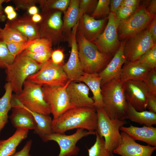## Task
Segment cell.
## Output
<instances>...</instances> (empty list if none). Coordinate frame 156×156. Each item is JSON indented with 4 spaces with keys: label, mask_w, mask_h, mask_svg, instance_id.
Wrapping results in <instances>:
<instances>
[{
    "label": "cell",
    "mask_w": 156,
    "mask_h": 156,
    "mask_svg": "<svg viewBox=\"0 0 156 156\" xmlns=\"http://www.w3.org/2000/svg\"><path fill=\"white\" fill-rule=\"evenodd\" d=\"M151 70L138 61H126L122 66L120 79L123 82L129 80L143 81Z\"/></svg>",
    "instance_id": "7402d4cb"
},
{
    "label": "cell",
    "mask_w": 156,
    "mask_h": 156,
    "mask_svg": "<svg viewBox=\"0 0 156 156\" xmlns=\"http://www.w3.org/2000/svg\"><path fill=\"white\" fill-rule=\"evenodd\" d=\"M140 1L139 0H122L120 7H138Z\"/></svg>",
    "instance_id": "c3c4849f"
},
{
    "label": "cell",
    "mask_w": 156,
    "mask_h": 156,
    "mask_svg": "<svg viewBox=\"0 0 156 156\" xmlns=\"http://www.w3.org/2000/svg\"><path fill=\"white\" fill-rule=\"evenodd\" d=\"M152 37L153 42L156 44V15L151 21L149 27L148 29Z\"/></svg>",
    "instance_id": "bcb514c9"
},
{
    "label": "cell",
    "mask_w": 156,
    "mask_h": 156,
    "mask_svg": "<svg viewBox=\"0 0 156 156\" xmlns=\"http://www.w3.org/2000/svg\"><path fill=\"white\" fill-rule=\"evenodd\" d=\"M97 116L94 107H75L70 109L57 119H52L53 133H64L75 129H81L89 131H95Z\"/></svg>",
    "instance_id": "6da1fadb"
},
{
    "label": "cell",
    "mask_w": 156,
    "mask_h": 156,
    "mask_svg": "<svg viewBox=\"0 0 156 156\" xmlns=\"http://www.w3.org/2000/svg\"><path fill=\"white\" fill-rule=\"evenodd\" d=\"M32 144V140H28L25 145L20 151L15 153L12 156H31L29 154Z\"/></svg>",
    "instance_id": "ee69618b"
},
{
    "label": "cell",
    "mask_w": 156,
    "mask_h": 156,
    "mask_svg": "<svg viewBox=\"0 0 156 156\" xmlns=\"http://www.w3.org/2000/svg\"><path fill=\"white\" fill-rule=\"evenodd\" d=\"M35 40L36 39L32 40H28L26 42L14 43L5 42L10 53L15 57L33 43Z\"/></svg>",
    "instance_id": "8d00e7d4"
},
{
    "label": "cell",
    "mask_w": 156,
    "mask_h": 156,
    "mask_svg": "<svg viewBox=\"0 0 156 156\" xmlns=\"http://www.w3.org/2000/svg\"><path fill=\"white\" fill-rule=\"evenodd\" d=\"M29 130L16 129L14 134L5 140H0V156H12L19 144L27 137Z\"/></svg>",
    "instance_id": "d4e9b609"
},
{
    "label": "cell",
    "mask_w": 156,
    "mask_h": 156,
    "mask_svg": "<svg viewBox=\"0 0 156 156\" xmlns=\"http://www.w3.org/2000/svg\"><path fill=\"white\" fill-rule=\"evenodd\" d=\"M89 89L85 84L70 81L66 91L70 102L74 107H94V101L89 96Z\"/></svg>",
    "instance_id": "d6986e66"
},
{
    "label": "cell",
    "mask_w": 156,
    "mask_h": 156,
    "mask_svg": "<svg viewBox=\"0 0 156 156\" xmlns=\"http://www.w3.org/2000/svg\"><path fill=\"white\" fill-rule=\"evenodd\" d=\"M103 107L111 119L124 120L128 103L125 94L123 82L120 79L111 80L101 86Z\"/></svg>",
    "instance_id": "7a4b0ae2"
},
{
    "label": "cell",
    "mask_w": 156,
    "mask_h": 156,
    "mask_svg": "<svg viewBox=\"0 0 156 156\" xmlns=\"http://www.w3.org/2000/svg\"><path fill=\"white\" fill-rule=\"evenodd\" d=\"M79 0H70L68 8L64 13L63 30L70 38L71 29L79 20Z\"/></svg>",
    "instance_id": "4316f807"
},
{
    "label": "cell",
    "mask_w": 156,
    "mask_h": 156,
    "mask_svg": "<svg viewBox=\"0 0 156 156\" xmlns=\"http://www.w3.org/2000/svg\"><path fill=\"white\" fill-rule=\"evenodd\" d=\"M51 58V60L53 64L62 66L64 59V55L62 50L57 49L52 51Z\"/></svg>",
    "instance_id": "b9f144b4"
},
{
    "label": "cell",
    "mask_w": 156,
    "mask_h": 156,
    "mask_svg": "<svg viewBox=\"0 0 156 156\" xmlns=\"http://www.w3.org/2000/svg\"><path fill=\"white\" fill-rule=\"evenodd\" d=\"M15 57L10 52L5 42L0 40V68H5L12 64Z\"/></svg>",
    "instance_id": "836d02e7"
},
{
    "label": "cell",
    "mask_w": 156,
    "mask_h": 156,
    "mask_svg": "<svg viewBox=\"0 0 156 156\" xmlns=\"http://www.w3.org/2000/svg\"><path fill=\"white\" fill-rule=\"evenodd\" d=\"M42 65L21 53L15 57L13 63L7 66L5 70L6 80L10 83L15 94L21 92L24 83L27 77L38 72Z\"/></svg>",
    "instance_id": "277c9868"
},
{
    "label": "cell",
    "mask_w": 156,
    "mask_h": 156,
    "mask_svg": "<svg viewBox=\"0 0 156 156\" xmlns=\"http://www.w3.org/2000/svg\"><path fill=\"white\" fill-rule=\"evenodd\" d=\"M52 44L48 40L43 38L36 39L25 50L27 51L37 53L51 49Z\"/></svg>",
    "instance_id": "e575fe53"
},
{
    "label": "cell",
    "mask_w": 156,
    "mask_h": 156,
    "mask_svg": "<svg viewBox=\"0 0 156 156\" xmlns=\"http://www.w3.org/2000/svg\"><path fill=\"white\" fill-rule=\"evenodd\" d=\"M12 113L8 117L13 126L17 129L34 130L36 123L31 113L22 106L14 96L11 99Z\"/></svg>",
    "instance_id": "e0dca14e"
},
{
    "label": "cell",
    "mask_w": 156,
    "mask_h": 156,
    "mask_svg": "<svg viewBox=\"0 0 156 156\" xmlns=\"http://www.w3.org/2000/svg\"><path fill=\"white\" fill-rule=\"evenodd\" d=\"M77 81L84 82L91 91L94 107L97 108L103 107L101 94V79L99 73H84Z\"/></svg>",
    "instance_id": "cb8c5ba5"
},
{
    "label": "cell",
    "mask_w": 156,
    "mask_h": 156,
    "mask_svg": "<svg viewBox=\"0 0 156 156\" xmlns=\"http://www.w3.org/2000/svg\"><path fill=\"white\" fill-rule=\"evenodd\" d=\"M123 87L128 102L138 111L146 110L150 92L144 81L128 80L123 82Z\"/></svg>",
    "instance_id": "5bb4252c"
},
{
    "label": "cell",
    "mask_w": 156,
    "mask_h": 156,
    "mask_svg": "<svg viewBox=\"0 0 156 156\" xmlns=\"http://www.w3.org/2000/svg\"><path fill=\"white\" fill-rule=\"evenodd\" d=\"M150 93L156 96V70H151L143 81Z\"/></svg>",
    "instance_id": "f35d334b"
},
{
    "label": "cell",
    "mask_w": 156,
    "mask_h": 156,
    "mask_svg": "<svg viewBox=\"0 0 156 156\" xmlns=\"http://www.w3.org/2000/svg\"><path fill=\"white\" fill-rule=\"evenodd\" d=\"M155 16L150 14L144 6H138L128 18L120 21L118 29L119 37L128 39L145 30Z\"/></svg>",
    "instance_id": "ba28073f"
},
{
    "label": "cell",
    "mask_w": 156,
    "mask_h": 156,
    "mask_svg": "<svg viewBox=\"0 0 156 156\" xmlns=\"http://www.w3.org/2000/svg\"><path fill=\"white\" fill-rule=\"evenodd\" d=\"M106 20V18L96 20L84 14L79 20L78 29L87 40L92 42L102 33Z\"/></svg>",
    "instance_id": "ffe728a7"
},
{
    "label": "cell",
    "mask_w": 156,
    "mask_h": 156,
    "mask_svg": "<svg viewBox=\"0 0 156 156\" xmlns=\"http://www.w3.org/2000/svg\"><path fill=\"white\" fill-rule=\"evenodd\" d=\"M70 81L68 80L64 85L62 86H42L44 97L50 107L53 120L57 119L68 109L75 107L71 103L66 91V87Z\"/></svg>",
    "instance_id": "30bf717a"
},
{
    "label": "cell",
    "mask_w": 156,
    "mask_h": 156,
    "mask_svg": "<svg viewBox=\"0 0 156 156\" xmlns=\"http://www.w3.org/2000/svg\"><path fill=\"white\" fill-rule=\"evenodd\" d=\"M17 16V13L14 10L12 12L7 15V17L10 21L14 19Z\"/></svg>",
    "instance_id": "f5cc1de1"
},
{
    "label": "cell",
    "mask_w": 156,
    "mask_h": 156,
    "mask_svg": "<svg viewBox=\"0 0 156 156\" xmlns=\"http://www.w3.org/2000/svg\"><path fill=\"white\" fill-rule=\"evenodd\" d=\"M10 0H0V14H3V8L2 6V3L5 2H8Z\"/></svg>",
    "instance_id": "11a10c76"
},
{
    "label": "cell",
    "mask_w": 156,
    "mask_h": 156,
    "mask_svg": "<svg viewBox=\"0 0 156 156\" xmlns=\"http://www.w3.org/2000/svg\"><path fill=\"white\" fill-rule=\"evenodd\" d=\"M38 0H15L12 1L15 5L16 9H28L30 7L34 6L36 3H38Z\"/></svg>",
    "instance_id": "7bdbcfd3"
},
{
    "label": "cell",
    "mask_w": 156,
    "mask_h": 156,
    "mask_svg": "<svg viewBox=\"0 0 156 156\" xmlns=\"http://www.w3.org/2000/svg\"><path fill=\"white\" fill-rule=\"evenodd\" d=\"M137 7H120L116 14L120 21L123 20L130 16L134 12Z\"/></svg>",
    "instance_id": "60d3db41"
},
{
    "label": "cell",
    "mask_w": 156,
    "mask_h": 156,
    "mask_svg": "<svg viewBox=\"0 0 156 156\" xmlns=\"http://www.w3.org/2000/svg\"><path fill=\"white\" fill-rule=\"evenodd\" d=\"M6 19L5 16L3 14H0V21H4ZM2 29L0 27V32L1 31Z\"/></svg>",
    "instance_id": "9f6ffc18"
},
{
    "label": "cell",
    "mask_w": 156,
    "mask_h": 156,
    "mask_svg": "<svg viewBox=\"0 0 156 156\" xmlns=\"http://www.w3.org/2000/svg\"><path fill=\"white\" fill-rule=\"evenodd\" d=\"M42 17L41 15L37 14H35L31 17L32 21L35 23H38L39 22L42 20Z\"/></svg>",
    "instance_id": "816d5d0a"
},
{
    "label": "cell",
    "mask_w": 156,
    "mask_h": 156,
    "mask_svg": "<svg viewBox=\"0 0 156 156\" xmlns=\"http://www.w3.org/2000/svg\"><path fill=\"white\" fill-rule=\"evenodd\" d=\"M42 11V20L37 23L40 38L54 45L68 39L70 40L63 30L62 12L53 10Z\"/></svg>",
    "instance_id": "5b68a950"
},
{
    "label": "cell",
    "mask_w": 156,
    "mask_h": 156,
    "mask_svg": "<svg viewBox=\"0 0 156 156\" xmlns=\"http://www.w3.org/2000/svg\"><path fill=\"white\" fill-rule=\"evenodd\" d=\"M14 11V8L11 6H8L4 9V11L7 15Z\"/></svg>",
    "instance_id": "db71d44e"
},
{
    "label": "cell",
    "mask_w": 156,
    "mask_h": 156,
    "mask_svg": "<svg viewBox=\"0 0 156 156\" xmlns=\"http://www.w3.org/2000/svg\"><path fill=\"white\" fill-rule=\"evenodd\" d=\"M149 13L153 15H155L156 12V0H152L150 1L149 5L147 9Z\"/></svg>",
    "instance_id": "681fc988"
},
{
    "label": "cell",
    "mask_w": 156,
    "mask_h": 156,
    "mask_svg": "<svg viewBox=\"0 0 156 156\" xmlns=\"http://www.w3.org/2000/svg\"><path fill=\"white\" fill-rule=\"evenodd\" d=\"M32 82L55 87L64 85L68 81L62 66L53 64L50 59L36 73L27 79Z\"/></svg>",
    "instance_id": "7c38bea8"
},
{
    "label": "cell",
    "mask_w": 156,
    "mask_h": 156,
    "mask_svg": "<svg viewBox=\"0 0 156 156\" xmlns=\"http://www.w3.org/2000/svg\"><path fill=\"white\" fill-rule=\"evenodd\" d=\"M43 85L26 80L21 92L15 97L25 107L32 112L45 115L51 114L50 107L43 92Z\"/></svg>",
    "instance_id": "52a82bcc"
},
{
    "label": "cell",
    "mask_w": 156,
    "mask_h": 156,
    "mask_svg": "<svg viewBox=\"0 0 156 156\" xmlns=\"http://www.w3.org/2000/svg\"><path fill=\"white\" fill-rule=\"evenodd\" d=\"M95 133L96 141L94 144L88 149V156H114L113 152L106 148L103 137L96 131Z\"/></svg>",
    "instance_id": "4dcf8cb0"
},
{
    "label": "cell",
    "mask_w": 156,
    "mask_h": 156,
    "mask_svg": "<svg viewBox=\"0 0 156 156\" xmlns=\"http://www.w3.org/2000/svg\"><path fill=\"white\" fill-rule=\"evenodd\" d=\"M152 70H156V44L137 60Z\"/></svg>",
    "instance_id": "d6a6232c"
},
{
    "label": "cell",
    "mask_w": 156,
    "mask_h": 156,
    "mask_svg": "<svg viewBox=\"0 0 156 156\" xmlns=\"http://www.w3.org/2000/svg\"><path fill=\"white\" fill-rule=\"evenodd\" d=\"M76 35L79 57L83 72L99 73L105 68L113 56L101 52L94 44L85 38L78 28Z\"/></svg>",
    "instance_id": "3957f363"
},
{
    "label": "cell",
    "mask_w": 156,
    "mask_h": 156,
    "mask_svg": "<svg viewBox=\"0 0 156 156\" xmlns=\"http://www.w3.org/2000/svg\"><path fill=\"white\" fill-rule=\"evenodd\" d=\"M97 2V0H80L79 6V19L84 14H87V13L93 10Z\"/></svg>",
    "instance_id": "ab89813d"
},
{
    "label": "cell",
    "mask_w": 156,
    "mask_h": 156,
    "mask_svg": "<svg viewBox=\"0 0 156 156\" xmlns=\"http://www.w3.org/2000/svg\"><path fill=\"white\" fill-rule=\"evenodd\" d=\"M126 40L120 43V47L105 68L99 73L101 79V86L114 79H120L122 68L127 61L124 54Z\"/></svg>",
    "instance_id": "ac0fdd59"
},
{
    "label": "cell",
    "mask_w": 156,
    "mask_h": 156,
    "mask_svg": "<svg viewBox=\"0 0 156 156\" xmlns=\"http://www.w3.org/2000/svg\"><path fill=\"white\" fill-rule=\"evenodd\" d=\"M70 0H38V3L42 11L48 10H56L64 13L68 8Z\"/></svg>",
    "instance_id": "1f68e13d"
},
{
    "label": "cell",
    "mask_w": 156,
    "mask_h": 156,
    "mask_svg": "<svg viewBox=\"0 0 156 156\" xmlns=\"http://www.w3.org/2000/svg\"><path fill=\"white\" fill-rule=\"evenodd\" d=\"M0 32L1 40L5 42L14 43L26 42L28 40L26 37L7 23Z\"/></svg>",
    "instance_id": "f546056e"
},
{
    "label": "cell",
    "mask_w": 156,
    "mask_h": 156,
    "mask_svg": "<svg viewBox=\"0 0 156 156\" xmlns=\"http://www.w3.org/2000/svg\"><path fill=\"white\" fill-rule=\"evenodd\" d=\"M119 144L113 153L121 156H151L156 146L139 144L127 133L122 131Z\"/></svg>",
    "instance_id": "9a60e30c"
},
{
    "label": "cell",
    "mask_w": 156,
    "mask_h": 156,
    "mask_svg": "<svg viewBox=\"0 0 156 156\" xmlns=\"http://www.w3.org/2000/svg\"><path fill=\"white\" fill-rule=\"evenodd\" d=\"M96 109L97 122L95 131L104 138L106 148L113 152L118 145L121 139L120 128L126 122L117 118L110 119L103 107Z\"/></svg>",
    "instance_id": "8992f818"
},
{
    "label": "cell",
    "mask_w": 156,
    "mask_h": 156,
    "mask_svg": "<svg viewBox=\"0 0 156 156\" xmlns=\"http://www.w3.org/2000/svg\"><path fill=\"white\" fill-rule=\"evenodd\" d=\"M104 31L92 42L101 53L114 55L119 48L118 29L120 20L116 14L109 12Z\"/></svg>",
    "instance_id": "9c48e42d"
},
{
    "label": "cell",
    "mask_w": 156,
    "mask_h": 156,
    "mask_svg": "<svg viewBox=\"0 0 156 156\" xmlns=\"http://www.w3.org/2000/svg\"><path fill=\"white\" fill-rule=\"evenodd\" d=\"M28 12L30 15H34L38 14V9L37 8L35 5L32 6L28 9Z\"/></svg>",
    "instance_id": "f907efd6"
},
{
    "label": "cell",
    "mask_w": 156,
    "mask_h": 156,
    "mask_svg": "<svg viewBox=\"0 0 156 156\" xmlns=\"http://www.w3.org/2000/svg\"><path fill=\"white\" fill-rule=\"evenodd\" d=\"M52 51V49L37 53H32L24 50L21 54L27 56L38 63L43 64L50 59Z\"/></svg>",
    "instance_id": "d590c367"
},
{
    "label": "cell",
    "mask_w": 156,
    "mask_h": 156,
    "mask_svg": "<svg viewBox=\"0 0 156 156\" xmlns=\"http://www.w3.org/2000/svg\"><path fill=\"white\" fill-rule=\"evenodd\" d=\"M4 88L5 92L0 98V134L8 122V114L12 108L11 101L13 91L10 83H6Z\"/></svg>",
    "instance_id": "83f0119b"
},
{
    "label": "cell",
    "mask_w": 156,
    "mask_h": 156,
    "mask_svg": "<svg viewBox=\"0 0 156 156\" xmlns=\"http://www.w3.org/2000/svg\"><path fill=\"white\" fill-rule=\"evenodd\" d=\"M110 0H99L91 16L94 17L109 14Z\"/></svg>",
    "instance_id": "74e56055"
},
{
    "label": "cell",
    "mask_w": 156,
    "mask_h": 156,
    "mask_svg": "<svg viewBox=\"0 0 156 156\" xmlns=\"http://www.w3.org/2000/svg\"><path fill=\"white\" fill-rule=\"evenodd\" d=\"M18 101L22 106L28 110L34 117L37 125L36 128L34 130V133L39 135L40 137L53 133L51 127L52 119L50 116L44 115L30 110L23 105L18 100Z\"/></svg>",
    "instance_id": "f1b7e54d"
},
{
    "label": "cell",
    "mask_w": 156,
    "mask_h": 156,
    "mask_svg": "<svg viewBox=\"0 0 156 156\" xmlns=\"http://www.w3.org/2000/svg\"><path fill=\"white\" fill-rule=\"evenodd\" d=\"M1 39H2V36H1V32H0V40Z\"/></svg>",
    "instance_id": "6f0895ef"
},
{
    "label": "cell",
    "mask_w": 156,
    "mask_h": 156,
    "mask_svg": "<svg viewBox=\"0 0 156 156\" xmlns=\"http://www.w3.org/2000/svg\"><path fill=\"white\" fill-rule=\"evenodd\" d=\"M128 103V108L124 120L129 119L147 126H152L156 124V113L146 110L138 111Z\"/></svg>",
    "instance_id": "484cf974"
},
{
    "label": "cell",
    "mask_w": 156,
    "mask_h": 156,
    "mask_svg": "<svg viewBox=\"0 0 156 156\" xmlns=\"http://www.w3.org/2000/svg\"><path fill=\"white\" fill-rule=\"evenodd\" d=\"M95 134V131L78 129L75 133L70 135L53 133L40 137L44 142L53 141L58 144L60 148L58 156H72L77 155L79 152L80 149L76 144L79 140L89 135Z\"/></svg>",
    "instance_id": "8fae6325"
},
{
    "label": "cell",
    "mask_w": 156,
    "mask_h": 156,
    "mask_svg": "<svg viewBox=\"0 0 156 156\" xmlns=\"http://www.w3.org/2000/svg\"><path fill=\"white\" fill-rule=\"evenodd\" d=\"M147 108L149 111L156 113V96L149 94L147 99Z\"/></svg>",
    "instance_id": "f6af8a7d"
},
{
    "label": "cell",
    "mask_w": 156,
    "mask_h": 156,
    "mask_svg": "<svg viewBox=\"0 0 156 156\" xmlns=\"http://www.w3.org/2000/svg\"><path fill=\"white\" fill-rule=\"evenodd\" d=\"M79 21L73 28L70 36L71 51L67 62L62 66L68 80L77 81L84 73L81 66L78 55L76 35Z\"/></svg>",
    "instance_id": "2e32d148"
},
{
    "label": "cell",
    "mask_w": 156,
    "mask_h": 156,
    "mask_svg": "<svg viewBox=\"0 0 156 156\" xmlns=\"http://www.w3.org/2000/svg\"><path fill=\"white\" fill-rule=\"evenodd\" d=\"M155 44L148 29L129 38L126 41L124 48L126 61L134 62L138 60Z\"/></svg>",
    "instance_id": "4fadbf2b"
},
{
    "label": "cell",
    "mask_w": 156,
    "mask_h": 156,
    "mask_svg": "<svg viewBox=\"0 0 156 156\" xmlns=\"http://www.w3.org/2000/svg\"><path fill=\"white\" fill-rule=\"evenodd\" d=\"M120 130L125 132L135 141L144 142L149 145L156 146V128L145 125L138 127L131 125L129 127H121Z\"/></svg>",
    "instance_id": "44dd1931"
},
{
    "label": "cell",
    "mask_w": 156,
    "mask_h": 156,
    "mask_svg": "<svg viewBox=\"0 0 156 156\" xmlns=\"http://www.w3.org/2000/svg\"><path fill=\"white\" fill-rule=\"evenodd\" d=\"M122 0H111L110 1L111 12L116 14L120 7Z\"/></svg>",
    "instance_id": "7dc6e473"
},
{
    "label": "cell",
    "mask_w": 156,
    "mask_h": 156,
    "mask_svg": "<svg viewBox=\"0 0 156 156\" xmlns=\"http://www.w3.org/2000/svg\"><path fill=\"white\" fill-rule=\"evenodd\" d=\"M7 23L26 37L29 40L40 38L37 23L33 22L31 18L29 17L9 20Z\"/></svg>",
    "instance_id": "603a6c76"
}]
</instances>
